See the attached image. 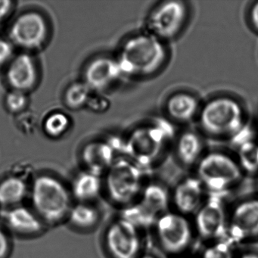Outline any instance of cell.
Masks as SVG:
<instances>
[{"mask_svg":"<svg viewBox=\"0 0 258 258\" xmlns=\"http://www.w3.org/2000/svg\"><path fill=\"white\" fill-rule=\"evenodd\" d=\"M173 137V126L164 119L140 125L123 140V156L144 170L151 168L167 152Z\"/></svg>","mask_w":258,"mask_h":258,"instance_id":"1","label":"cell"},{"mask_svg":"<svg viewBox=\"0 0 258 258\" xmlns=\"http://www.w3.org/2000/svg\"><path fill=\"white\" fill-rule=\"evenodd\" d=\"M167 58L164 42L148 33L128 39L116 58L123 76H149L158 72Z\"/></svg>","mask_w":258,"mask_h":258,"instance_id":"2","label":"cell"},{"mask_svg":"<svg viewBox=\"0 0 258 258\" xmlns=\"http://www.w3.org/2000/svg\"><path fill=\"white\" fill-rule=\"evenodd\" d=\"M28 197L31 208L45 224L51 226L67 220L73 205L70 188L52 175L36 176L30 185Z\"/></svg>","mask_w":258,"mask_h":258,"instance_id":"3","label":"cell"},{"mask_svg":"<svg viewBox=\"0 0 258 258\" xmlns=\"http://www.w3.org/2000/svg\"><path fill=\"white\" fill-rule=\"evenodd\" d=\"M103 189L110 202L121 209L135 202L145 185V170L137 163L120 156L105 173Z\"/></svg>","mask_w":258,"mask_h":258,"instance_id":"4","label":"cell"},{"mask_svg":"<svg viewBox=\"0 0 258 258\" xmlns=\"http://www.w3.org/2000/svg\"><path fill=\"white\" fill-rule=\"evenodd\" d=\"M199 119L202 129L215 137L235 138L246 126L241 104L228 96L208 101L201 108Z\"/></svg>","mask_w":258,"mask_h":258,"instance_id":"5","label":"cell"},{"mask_svg":"<svg viewBox=\"0 0 258 258\" xmlns=\"http://www.w3.org/2000/svg\"><path fill=\"white\" fill-rule=\"evenodd\" d=\"M196 176L205 191L221 196L236 186L243 177V171L236 159L221 152L205 154L198 163Z\"/></svg>","mask_w":258,"mask_h":258,"instance_id":"6","label":"cell"},{"mask_svg":"<svg viewBox=\"0 0 258 258\" xmlns=\"http://www.w3.org/2000/svg\"><path fill=\"white\" fill-rule=\"evenodd\" d=\"M170 202V192L164 184L148 182L137 200L121 210L120 216L140 229L153 227L157 220L169 211Z\"/></svg>","mask_w":258,"mask_h":258,"instance_id":"7","label":"cell"},{"mask_svg":"<svg viewBox=\"0 0 258 258\" xmlns=\"http://www.w3.org/2000/svg\"><path fill=\"white\" fill-rule=\"evenodd\" d=\"M158 245L166 254L179 257L191 245L194 226L187 216L176 211H167L153 226Z\"/></svg>","mask_w":258,"mask_h":258,"instance_id":"8","label":"cell"},{"mask_svg":"<svg viewBox=\"0 0 258 258\" xmlns=\"http://www.w3.org/2000/svg\"><path fill=\"white\" fill-rule=\"evenodd\" d=\"M228 213L221 196L210 195L194 214L195 232L207 241L227 238Z\"/></svg>","mask_w":258,"mask_h":258,"instance_id":"9","label":"cell"},{"mask_svg":"<svg viewBox=\"0 0 258 258\" xmlns=\"http://www.w3.org/2000/svg\"><path fill=\"white\" fill-rule=\"evenodd\" d=\"M141 229L124 217L113 220L105 232L104 244L111 258H138L142 254Z\"/></svg>","mask_w":258,"mask_h":258,"instance_id":"10","label":"cell"},{"mask_svg":"<svg viewBox=\"0 0 258 258\" xmlns=\"http://www.w3.org/2000/svg\"><path fill=\"white\" fill-rule=\"evenodd\" d=\"M187 7L180 1H167L157 7L146 20V33L164 42L179 34L185 25Z\"/></svg>","mask_w":258,"mask_h":258,"instance_id":"11","label":"cell"},{"mask_svg":"<svg viewBox=\"0 0 258 258\" xmlns=\"http://www.w3.org/2000/svg\"><path fill=\"white\" fill-rule=\"evenodd\" d=\"M258 238V198L238 202L228 215L227 238L231 244Z\"/></svg>","mask_w":258,"mask_h":258,"instance_id":"12","label":"cell"},{"mask_svg":"<svg viewBox=\"0 0 258 258\" xmlns=\"http://www.w3.org/2000/svg\"><path fill=\"white\" fill-rule=\"evenodd\" d=\"M47 35L44 19L37 13L19 16L10 28V37L18 46L26 49L40 47Z\"/></svg>","mask_w":258,"mask_h":258,"instance_id":"13","label":"cell"},{"mask_svg":"<svg viewBox=\"0 0 258 258\" xmlns=\"http://www.w3.org/2000/svg\"><path fill=\"white\" fill-rule=\"evenodd\" d=\"M120 156H123V140L117 137L90 143L83 152V160L87 170L100 176L105 174Z\"/></svg>","mask_w":258,"mask_h":258,"instance_id":"14","label":"cell"},{"mask_svg":"<svg viewBox=\"0 0 258 258\" xmlns=\"http://www.w3.org/2000/svg\"><path fill=\"white\" fill-rule=\"evenodd\" d=\"M205 192L203 185L196 175L181 179L170 196L175 211L185 216L194 215L206 199Z\"/></svg>","mask_w":258,"mask_h":258,"instance_id":"15","label":"cell"},{"mask_svg":"<svg viewBox=\"0 0 258 258\" xmlns=\"http://www.w3.org/2000/svg\"><path fill=\"white\" fill-rule=\"evenodd\" d=\"M3 220L10 231L22 236L40 235L46 226L32 208L23 204L4 209Z\"/></svg>","mask_w":258,"mask_h":258,"instance_id":"16","label":"cell"},{"mask_svg":"<svg viewBox=\"0 0 258 258\" xmlns=\"http://www.w3.org/2000/svg\"><path fill=\"white\" fill-rule=\"evenodd\" d=\"M123 77L117 59L101 57L90 63L85 72L86 84L96 91L105 90Z\"/></svg>","mask_w":258,"mask_h":258,"instance_id":"17","label":"cell"},{"mask_svg":"<svg viewBox=\"0 0 258 258\" xmlns=\"http://www.w3.org/2000/svg\"><path fill=\"white\" fill-rule=\"evenodd\" d=\"M7 76L15 90L24 91L34 87L37 81V72L31 57L27 54L16 57L9 67Z\"/></svg>","mask_w":258,"mask_h":258,"instance_id":"18","label":"cell"},{"mask_svg":"<svg viewBox=\"0 0 258 258\" xmlns=\"http://www.w3.org/2000/svg\"><path fill=\"white\" fill-rule=\"evenodd\" d=\"M166 111L172 120L188 123L199 116L201 108L199 101L192 95L177 93L172 95L166 102Z\"/></svg>","mask_w":258,"mask_h":258,"instance_id":"19","label":"cell"},{"mask_svg":"<svg viewBox=\"0 0 258 258\" xmlns=\"http://www.w3.org/2000/svg\"><path fill=\"white\" fill-rule=\"evenodd\" d=\"M103 190L102 176L85 170L78 173L72 183L70 191L72 198L78 202L91 203L96 200Z\"/></svg>","mask_w":258,"mask_h":258,"instance_id":"20","label":"cell"},{"mask_svg":"<svg viewBox=\"0 0 258 258\" xmlns=\"http://www.w3.org/2000/svg\"><path fill=\"white\" fill-rule=\"evenodd\" d=\"M29 193L26 178L18 173L10 175L0 181V206L7 209L22 205Z\"/></svg>","mask_w":258,"mask_h":258,"instance_id":"21","label":"cell"},{"mask_svg":"<svg viewBox=\"0 0 258 258\" xmlns=\"http://www.w3.org/2000/svg\"><path fill=\"white\" fill-rule=\"evenodd\" d=\"M204 146L202 139L194 131L182 133L176 142V158L185 167L197 165L203 153Z\"/></svg>","mask_w":258,"mask_h":258,"instance_id":"22","label":"cell"},{"mask_svg":"<svg viewBox=\"0 0 258 258\" xmlns=\"http://www.w3.org/2000/svg\"><path fill=\"white\" fill-rule=\"evenodd\" d=\"M100 220V214L97 208L91 203L77 202L72 205L67 220L73 227L79 230L93 229Z\"/></svg>","mask_w":258,"mask_h":258,"instance_id":"23","label":"cell"},{"mask_svg":"<svg viewBox=\"0 0 258 258\" xmlns=\"http://www.w3.org/2000/svg\"><path fill=\"white\" fill-rule=\"evenodd\" d=\"M237 161L243 173H255L258 172V143L253 140L240 143L238 146Z\"/></svg>","mask_w":258,"mask_h":258,"instance_id":"24","label":"cell"},{"mask_svg":"<svg viewBox=\"0 0 258 258\" xmlns=\"http://www.w3.org/2000/svg\"><path fill=\"white\" fill-rule=\"evenodd\" d=\"M90 90L86 83H75L68 89L66 93V104L72 108H78L88 102Z\"/></svg>","mask_w":258,"mask_h":258,"instance_id":"25","label":"cell"},{"mask_svg":"<svg viewBox=\"0 0 258 258\" xmlns=\"http://www.w3.org/2000/svg\"><path fill=\"white\" fill-rule=\"evenodd\" d=\"M227 239L212 241L202 250L200 258H236Z\"/></svg>","mask_w":258,"mask_h":258,"instance_id":"26","label":"cell"},{"mask_svg":"<svg viewBox=\"0 0 258 258\" xmlns=\"http://www.w3.org/2000/svg\"><path fill=\"white\" fill-rule=\"evenodd\" d=\"M69 126L67 115L61 112H55L48 116L44 122V130L48 135L52 137L61 136Z\"/></svg>","mask_w":258,"mask_h":258,"instance_id":"27","label":"cell"},{"mask_svg":"<svg viewBox=\"0 0 258 258\" xmlns=\"http://www.w3.org/2000/svg\"><path fill=\"white\" fill-rule=\"evenodd\" d=\"M7 105L13 112H18L25 108L27 104V98L23 91L15 90L7 95Z\"/></svg>","mask_w":258,"mask_h":258,"instance_id":"28","label":"cell"},{"mask_svg":"<svg viewBox=\"0 0 258 258\" xmlns=\"http://www.w3.org/2000/svg\"><path fill=\"white\" fill-rule=\"evenodd\" d=\"M11 250L10 238L4 229L0 228V258H7Z\"/></svg>","mask_w":258,"mask_h":258,"instance_id":"29","label":"cell"},{"mask_svg":"<svg viewBox=\"0 0 258 258\" xmlns=\"http://www.w3.org/2000/svg\"><path fill=\"white\" fill-rule=\"evenodd\" d=\"M13 47L10 42L0 40V66L7 62L13 55Z\"/></svg>","mask_w":258,"mask_h":258,"instance_id":"30","label":"cell"},{"mask_svg":"<svg viewBox=\"0 0 258 258\" xmlns=\"http://www.w3.org/2000/svg\"><path fill=\"white\" fill-rule=\"evenodd\" d=\"M87 103L89 104L90 108L96 110V111H102L108 107V102L104 98H90Z\"/></svg>","mask_w":258,"mask_h":258,"instance_id":"31","label":"cell"},{"mask_svg":"<svg viewBox=\"0 0 258 258\" xmlns=\"http://www.w3.org/2000/svg\"><path fill=\"white\" fill-rule=\"evenodd\" d=\"M12 8V3L8 0L0 1V20L6 17Z\"/></svg>","mask_w":258,"mask_h":258,"instance_id":"32","label":"cell"},{"mask_svg":"<svg viewBox=\"0 0 258 258\" xmlns=\"http://www.w3.org/2000/svg\"><path fill=\"white\" fill-rule=\"evenodd\" d=\"M250 19L252 25L255 29L258 31V2L255 4L250 10Z\"/></svg>","mask_w":258,"mask_h":258,"instance_id":"33","label":"cell"},{"mask_svg":"<svg viewBox=\"0 0 258 258\" xmlns=\"http://www.w3.org/2000/svg\"><path fill=\"white\" fill-rule=\"evenodd\" d=\"M238 258H258V253L255 252H245L241 253Z\"/></svg>","mask_w":258,"mask_h":258,"instance_id":"34","label":"cell"},{"mask_svg":"<svg viewBox=\"0 0 258 258\" xmlns=\"http://www.w3.org/2000/svg\"><path fill=\"white\" fill-rule=\"evenodd\" d=\"M138 258H157L156 256H154L152 253H143L140 255Z\"/></svg>","mask_w":258,"mask_h":258,"instance_id":"35","label":"cell"},{"mask_svg":"<svg viewBox=\"0 0 258 258\" xmlns=\"http://www.w3.org/2000/svg\"><path fill=\"white\" fill-rule=\"evenodd\" d=\"M177 258H188V257H184V256H179V257H177Z\"/></svg>","mask_w":258,"mask_h":258,"instance_id":"36","label":"cell"}]
</instances>
